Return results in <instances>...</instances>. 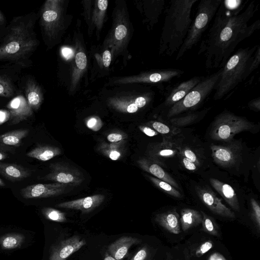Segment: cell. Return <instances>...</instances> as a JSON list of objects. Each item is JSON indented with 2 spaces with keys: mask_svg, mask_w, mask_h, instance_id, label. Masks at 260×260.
Instances as JSON below:
<instances>
[{
  "mask_svg": "<svg viewBox=\"0 0 260 260\" xmlns=\"http://www.w3.org/2000/svg\"><path fill=\"white\" fill-rule=\"evenodd\" d=\"M222 1L211 26L202 40L198 54L208 69L221 68L240 43L260 28V20L249 24L258 10L254 1Z\"/></svg>",
  "mask_w": 260,
  "mask_h": 260,
  "instance_id": "cell-1",
  "label": "cell"
},
{
  "mask_svg": "<svg viewBox=\"0 0 260 260\" xmlns=\"http://www.w3.org/2000/svg\"><path fill=\"white\" fill-rule=\"evenodd\" d=\"M198 0H172L166 9L159 53L172 56L182 46L192 21L191 13Z\"/></svg>",
  "mask_w": 260,
  "mask_h": 260,
  "instance_id": "cell-2",
  "label": "cell"
},
{
  "mask_svg": "<svg viewBox=\"0 0 260 260\" xmlns=\"http://www.w3.org/2000/svg\"><path fill=\"white\" fill-rule=\"evenodd\" d=\"M257 46L241 48L229 57L214 89V100L222 99L252 73L251 63Z\"/></svg>",
  "mask_w": 260,
  "mask_h": 260,
  "instance_id": "cell-3",
  "label": "cell"
},
{
  "mask_svg": "<svg viewBox=\"0 0 260 260\" xmlns=\"http://www.w3.org/2000/svg\"><path fill=\"white\" fill-rule=\"evenodd\" d=\"M15 21L0 44V60L19 61L26 57L36 46L32 20Z\"/></svg>",
  "mask_w": 260,
  "mask_h": 260,
  "instance_id": "cell-4",
  "label": "cell"
},
{
  "mask_svg": "<svg viewBox=\"0 0 260 260\" xmlns=\"http://www.w3.org/2000/svg\"><path fill=\"white\" fill-rule=\"evenodd\" d=\"M222 0H202L197 7L194 19L192 21L186 37L178 51V60L200 41L207 29Z\"/></svg>",
  "mask_w": 260,
  "mask_h": 260,
  "instance_id": "cell-5",
  "label": "cell"
},
{
  "mask_svg": "<svg viewBox=\"0 0 260 260\" xmlns=\"http://www.w3.org/2000/svg\"><path fill=\"white\" fill-rule=\"evenodd\" d=\"M221 72L222 68L205 77L182 99L168 110L167 117L170 118L199 106L215 89Z\"/></svg>",
  "mask_w": 260,
  "mask_h": 260,
  "instance_id": "cell-6",
  "label": "cell"
},
{
  "mask_svg": "<svg viewBox=\"0 0 260 260\" xmlns=\"http://www.w3.org/2000/svg\"><path fill=\"white\" fill-rule=\"evenodd\" d=\"M253 126V123L245 118L224 111L215 118L210 137L216 141L229 142L237 134L252 129Z\"/></svg>",
  "mask_w": 260,
  "mask_h": 260,
  "instance_id": "cell-7",
  "label": "cell"
},
{
  "mask_svg": "<svg viewBox=\"0 0 260 260\" xmlns=\"http://www.w3.org/2000/svg\"><path fill=\"white\" fill-rule=\"evenodd\" d=\"M49 169V173L42 179L74 186L79 185L84 180L80 170L67 164L52 163Z\"/></svg>",
  "mask_w": 260,
  "mask_h": 260,
  "instance_id": "cell-8",
  "label": "cell"
},
{
  "mask_svg": "<svg viewBox=\"0 0 260 260\" xmlns=\"http://www.w3.org/2000/svg\"><path fill=\"white\" fill-rule=\"evenodd\" d=\"M74 187L75 186L58 182L39 183L22 188L20 190V193L22 197L26 199L46 198L66 193Z\"/></svg>",
  "mask_w": 260,
  "mask_h": 260,
  "instance_id": "cell-9",
  "label": "cell"
},
{
  "mask_svg": "<svg viewBox=\"0 0 260 260\" xmlns=\"http://www.w3.org/2000/svg\"><path fill=\"white\" fill-rule=\"evenodd\" d=\"M86 243L85 239L78 235L61 240L51 247L49 260H66Z\"/></svg>",
  "mask_w": 260,
  "mask_h": 260,
  "instance_id": "cell-10",
  "label": "cell"
},
{
  "mask_svg": "<svg viewBox=\"0 0 260 260\" xmlns=\"http://www.w3.org/2000/svg\"><path fill=\"white\" fill-rule=\"evenodd\" d=\"M210 147L214 161L224 168L231 167L236 163L241 150V145L237 143L226 145L212 144Z\"/></svg>",
  "mask_w": 260,
  "mask_h": 260,
  "instance_id": "cell-11",
  "label": "cell"
},
{
  "mask_svg": "<svg viewBox=\"0 0 260 260\" xmlns=\"http://www.w3.org/2000/svg\"><path fill=\"white\" fill-rule=\"evenodd\" d=\"M204 76H194L178 83L167 90L162 105L168 110L182 99L196 85L203 80Z\"/></svg>",
  "mask_w": 260,
  "mask_h": 260,
  "instance_id": "cell-12",
  "label": "cell"
},
{
  "mask_svg": "<svg viewBox=\"0 0 260 260\" xmlns=\"http://www.w3.org/2000/svg\"><path fill=\"white\" fill-rule=\"evenodd\" d=\"M197 192L204 205L214 214L227 218L235 217L234 213L226 207L211 190L199 187L197 189Z\"/></svg>",
  "mask_w": 260,
  "mask_h": 260,
  "instance_id": "cell-13",
  "label": "cell"
},
{
  "mask_svg": "<svg viewBox=\"0 0 260 260\" xmlns=\"http://www.w3.org/2000/svg\"><path fill=\"white\" fill-rule=\"evenodd\" d=\"M7 108L10 115L9 125L17 124L27 119L33 114V110L22 95H18L11 100Z\"/></svg>",
  "mask_w": 260,
  "mask_h": 260,
  "instance_id": "cell-14",
  "label": "cell"
},
{
  "mask_svg": "<svg viewBox=\"0 0 260 260\" xmlns=\"http://www.w3.org/2000/svg\"><path fill=\"white\" fill-rule=\"evenodd\" d=\"M105 200V196L96 194L72 201L59 203L56 207L80 210L83 213H89L102 204Z\"/></svg>",
  "mask_w": 260,
  "mask_h": 260,
  "instance_id": "cell-15",
  "label": "cell"
},
{
  "mask_svg": "<svg viewBox=\"0 0 260 260\" xmlns=\"http://www.w3.org/2000/svg\"><path fill=\"white\" fill-rule=\"evenodd\" d=\"M141 239L131 236H122L118 239L108 248V252L117 260H122L127 256L129 249L134 245L141 243Z\"/></svg>",
  "mask_w": 260,
  "mask_h": 260,
  "instance_id": "cell-16",
  "label": "cell"
},
{
  "mask_svg": "<svg viewBox=\"0 0 260 260\" xmlns=\"http://www.w3.org/2000/svg\"><path fill=\"white\" fill-rule=\"evenodd\" d=\"M31 173L30 170L21 166L0 162V174L10 181H20L29 177Z\"/></svg>",
  "mask_w": 260,
  "mask_h": 260,
  "instance_id": "cell-17",
  "label": "cell"
},
{
  "mask_svg": "<svg viewBox=\"0 0 260 260\" xmlns=\"http://www.w3.org/2000/svg\"><path fill=\"white\" fill-rule=\"evenodd\" d=\"M138 164L143 170L151 174L155 178L169 183L176 189H179V185L176 181L154 160L143 158L139 160Z\"/></svg>",
  "mask_w": 260,
  "mask_h": 260,
  "instance_id": "cell-18",
  "label": "cell"
},
{
  "mask_svg": "<svg viewBox=\"0 0 260 260\" xmlns=\"http://www.w3.org/2000/svg\"><path fill=\"white\" fill-rule=\"evenodd\" d=\"M209 181L212 187L233 209L239 210L240 206L236 193L231 185L215 178H210Z\"/></svg>",
  "mask_w": 260,
  "mask_h": 260,
  "instance_id": "cell-19",
  "label": "cell"
},
{
  "mask_svg": "<svg viewBox=\"0 0 260 260\" xmlns=\"http://www.w3.org/2000/svg\"><path fill=\"white\" fill-rule=\"evenodd\" d=\"M155 220L158 224L172 234H179L181 232L180 216L176 210L158 214Z\"/></svg>",
  "mask_w": 260,
  "mask_h": 260,
  "instance_id": "cell-20",
  "label": "cell"
},
{
  "mask_svg": "<svg viewBox=\"0 0 260 260\" xmlns=\"http://www.w3.org/2000/svg\"><path fill=\"white\" fill-rule=\"evenodd\" d=\"M178 150L179 148L175 143L164 140L163 142L155 144L149 153L151 158L158 162L162 158L174 157Z\"/></svg>",
  "mask_w": 260,
  "mask_h": 260,
  "instance_id": "cell-21",
  "label": "cell"
},
{
  "mask_svg": "<svg viewBox=\"0 0 260 260\" xmlns=\"http://www.w3.org/2000/svg\"><path fill=\"white\" fill-rule=\"evenodd\" d=\"M25 94L28 105L33 111L38 110L42 102L41 89L33 79H28L25 84Z\"/></svg>",
  "mask_w": 260,
  "mask_h": 260,
  "instance_id": "cell-22",
  "label": "cell"
},
{
  "mask_svg": "<svg viewBox=\"0 0 260 260\" xmlns=\"http://www.w3.org/2000/svg\"><path fill=\"white\" fill-rule=\"evenodd\" d=\"M59 148L48 145H39L26 153L28 157L37 159L40 161H46L60 154Z\"/></svg>",
  "mask_w": 260,
  "mask_h": 260,
  "instance_id": "cell-23",
  "label": "cell"
},
{
  "mask_svg": "<svg viewBox=\"0 0 260 260\" xmlns=\"http://www.w3.org/2000/svg\"><path fill=\"white\" fill-rule=\"evenodd\" d=\"M29 134L28 129H19L0 135V147H18L22 140Z\"/></svg>",
  "mask_w": 260,
  "mask_h": 260,
  "instance_id": "cell-24",
  "label": "cell"
},
{
  "mask_svg": "<svg viewBox=\"0 0 260 260\" xmlns=\"http://www.w3.org/2000/svg\"><path fill=\"white\" fill-rule=\"evenodd\" d=\"M202 215L197 210L185 208L181 211L180 222L182 229L186 231L201 223Z\"/></svg>",
  "mask_w": 260,
  "mask_h": 260,
  "instance_id": "cell-25",
  "label": "cell"
},
{
  "mask_svg": "<svg viewBox=\"0 0 260 260\" xmlns=\"http://www.w3.org/2000/svg\"><path fill=\"white\" fill-rule=\"evenodd\" d=\"M25 237L20 233H10L0 238V246L3 249L11 250L21 246Z\"/></svg>",
  "mask_w": 260,
  "mask_h": 260,
  "instance_id": "cell-26",
  "label": "cell"
},
{
  "mask_svg": "<svg viewBox=\"0 0 260 260\" xmlns=\"http://www.w3.org/2000/svg\"><path fill=\"white\" fill-rule=\"evenodd\" d=\"M150 181L158 188L170 196L175 198L182 197L181 193L169 183L153 176H148Z\"/></svg>",
  "mask_w": 260,
  "mask_h": 260,
  "instance_id": "cell-27",
  "label": "cell"
},
{
  "mask_svg": "<svg viewBox=\"0 0 260 260\" xmlns=\"http://www.w3.org/2000/svg\"><path fill=\"white\" fill-rule=\"evenodd\" d=\"M53 8L52 2L48 1L45 4L44 10L42 12V21L46 28L50 27L51 24L55 21L58 17L57 12Z\"/></svg>",
  "mask_w": 260,
  "mask_h": 260,
  "instance_id": "cell-28",
  "label": "cell"
},
{
  "mask_svg": "<svg viewBox=\"0 0 260 260\" xmlns=\"http://www.w3.org/2000/svg\"><path fill=\"white\" fill-rule=\"evenodd\" d=\"M42 213L47 219L57 222L67 221L66 214L58 210L50 207H45L42 209Z\"/></svg>",
  "mask_w": 260,
  "mask_h": 260,
  "instance_id": "cell-29",
  "label": "cell"
},
{
  "mask_svg": "<svg viewBox=\"0 0 260 260\" xmlns=\"http://www.w3.org/2000/svg\"><path fill=\"white\" fill-rule=\"evenodd\" d=\"M201 213L203 217L201 223L203 231L212 235L218 236V226L214 219L202 211Z\"/></svg>",
  "mask_w": 260,
  "mask_h": 260,
  "instance_id": "cell-30",
  "label": "cell"
},
{
  "mask_svg": "<svg viewBox=\"0 0 260 260\" xmlns=\"http://www.w3.org/2000/svg\"><path fill=\"white\" fill-rule=\"evenodd\" d=\"M14 94V88L11 81L7 77L0 75V96L9 98Z\"/></svg>",
  "mask_w": 260,
  "mask_h": 260,
  "instance_id": "cell-31",
  "label": "cell"
},
{
  "mask_svg": "<svg viewBox=\"0 0 260 260\" xmlns=\"http://www.w3.org/2000/svg\"><path fill=\"white\" fill-rule=\"evenodd\" d=\"M251 216L258 231L260 229V207L258 203L253 198L250 200Z\"/></svg>",
  "mask_w": 260,
  "mask_h": 260,
  "instance_id": "cell-32",
  "label": "cell"
},
{
  "mask_svg": "<svg viewBox=\"0 0 260 260\" xmlns=\"http://www.w3.org/2000/svg\"><path fill=\"white\" fill-rule=\"evenodd\" d=\"M129 260H150V253L147 246L140 248Z\"/></svg>",
  "mask_w": 260,
  "mask_h": 260,
  "instance_id": "cell-33",
  "label": "cell"
},
{
  "mask_svg": "<svg viewBox=\"0 0 260 260\" xmlns=\"http://www.w3.org/2000/svg\"><path fill=\"white\" fill-rule=\"evenodd\" d=\"M181 154L183 157L194 163L197 166H199L200 162L198 159L196 154L193 151L188 148H184L180 151Z\"/></svg>",
  "mask_w": 260,
  "mask_h": 260,
  "instance_id": "cell-34",
  "label": "cell"
},
{
  "mask_svg": "<svg viewBox=\"0 0 260 260\" xmlns=\"http://www.w3.org/2000/svg\"><path fill=\"white\" fill-rule=\"evenodd\" d=\"M199 116L198 114L194 113L186 115V116L171 119V122L174 124L180 125L184 123H186L189 122H191L198 118Z\"/></svg>",
  "mask_w": 260,
  "mask_h": 260,
  "instance_id": "cell-35",
  "label": "cell"
},
{
  "mask_svg": "<svg viewBox=\"0 0 260 260\" xmlns=\"http://www.w3.org/2000/svg\"><path fill=\"white\" fill-rule=\"evenodd\" d=\"M213 246V243L211 241H207L203 243L197 248L196 251V255L197 257H201L210 249H211Z\"/></svg>",
  "mask_w": 260,
  "mask_h": 260,
  "instance_id": "cell-36",
  "label": "cell"
},
{
  "mask_svg": "<svg viewBox=\"0 0 260 260\" xmlns=\"http://www.w3.org/2000/svg\"><path fill=\"white\" fill-rule=\"evenodd\" d=\"M152 127L157 133L162 134H167L170 133V128L166 124L159 121H153L151 124Z\"/></svg>",
  "mask_w": 260,
  "mask_h": 260,
  "instance_id": "cell-37",
  "label": "cell"
},
{
  "mask_svg": "<svg viewBox=\"0 0 260 260\" xmlns=\"http://www.w3.org/2000/svg\"><path fill=\"white\" fill-rule=\"evenodd\" d=\"M76 65L80 70H83L85 68L87 64V58L84 53L80 52L76 55Z\"/></svg>",
  "mask_w": 260,
  "mask_h": 260,
  "instance_id": "cell-38",
  "label": "cell"
},
{
  "mask_svg": "<svg viewBox=\"0 0 260 260\" xmlns=\"http://www.w3.org/2000/svg\"><path fill=\"white\" fill-rule=\"evenodd\" d=\"M86 125L89 129L98 131L102 127V123L100 120L95 117H92L87 121Z\"/></svg>",
  "mask_w": 260,
  "mask_h": 260,
  "instance_id": "cell-39",
  "label": "cell"
},
{
  "mask_svg": "<svg viewBox=\"0 0 260 260\" xmlns=\"http://www.w3.org/2000/svg\"><path fill=\"white\" fill-rule=\"evenodd\" d=\"M127 33L126 27L122 24L118 25L115 30V37L117 40H120L123 39Z\"/></svg>",
  "mask_w": 260,
  "mask_h": 260,
  "instance_id": "cell-40",
  "label": "cell"
},
{
  "mask_svg": "<svg viewBox=\"0 0 260 260\" xmlns=\"http://www.w3.org/2000/svg\"><path fill=\"white\" fill-rule=\"evenodd\" d=\"M248 106L250 109L259 111L260 110V98L258 97L251 100L249 102Z\"/></svg>",
  "mask_w": 260,
  "mask_h": 260,
  "instance_id": "cell-41",
  "label": "cell"
},
{
  "mask_svg": "<svg viewBox=\"0 0 260 260\" xmlns=\"http://www.w3.org/2000/svg\"><path fill=\"white\" fill-rule=\"evenodd\" d=\"M10 112L8 110H0V125L6 122L10 119Z\"/></svg>",
  "mask_w": 260,
  "mask_h": 260,
  "instance_id": "cell-42",
  "label": "cell"
},
{
  "mask_svg": "<svg viewBox=\"0 0 260 260\" xmlns=\"http://www.w3.org/2000/svg\"><path fill=\"white\" fill-rule=\"evenodd\" d=\"M107 140L113 143H116L123 139V136L118 133H111L107 136Z\"/></svg>",
  "mask_w": 260,
  "mask_h": 260,
  "instance_id": "cell-43",
  "label": "cell"
},
{
  "mask_svg": "<svg viewBox=\"0 0 260 260\" xmlns=\"http://www.w3.org/2000/svg\"><path fill=\"white\" fill-rule=\"evenodd\" d=\"M141 131L145 135L149 137H153L157 135L158 133L155 130L148 126H141L140 127Z\"/></svg>",
  "mask_w": 260,
  "mask_h": 260,
  "instance_id": "cell-44",
  "label": "cell"
},
{
  "mask_svg": "<svg viewBox=\"0 0 260 260\" xmlns=\"http://www.w3.org/2000/svg\"><path fill=\"white\" fill-rule=\"evenodd\" d=\"M103 64L105 67H108L111 61V55L109 50H106L103 54Z\"/></svg>",
  "mask_w": 260,
  "mask_h": 260,
  "instance_id": "cell-45",
  "label": "cell"
},
{
  "mask_svg": "<svg viewBox=\"0 0 260 260\" xmlns=\"http://www.w3.org/2000/svg\"><path fill=\"white\" fill-rule=\"evenodd\" d=\"M182 161L186 169L190 171H194L197 170V166L194 163L187 159L185 157L182 158Z\"/></svg>",
  "mask_w": 260,
  "mask_h": 260,
  "instance_id": "cell-46",
  "label": "cell"
},
{
  "mask_svg": "<svg viewBox=\"0 0 260 260\" xmlns=\"http://www.w3.org/2000/svg\"><path fill=\"white\" fill-rule=\"evenodd\" d=\"M147 103L146 98L144 96H139L135 101V104L138 108H142L146 106Z\"/></svg>",
  "mask_w": 260,
  "mask_h": 260,
  "instance_id": "cell-47",
  "label": "cell"
},
{
  "mask_svg": "<svg viewBox=\"0 0 260 260\" xmlns=\"http://www.w3.org/2000/svg\"><path fill=\"white\" fill-rule=\"evenodd\" d=\"M108 157L113 160H116L119 158L121 156L120 152L116 150H111L108 154Z\"/></svg>",
  "mask_w": 260,
  "mask_h": 260,
  "instance_id": "cell-48",
  "label": "cell"
},
{
  "mask_svg": "<svg viewBox=\"0 0 260 260\" xmlns=\"http://www.w3.org/2000/svg\"><path fill=\"white\" fill-rule=\"evenodd\" d=\"M61 51L62 55L66 59H69L73 56V51L70 48L63 47Z\"/></svg>",
  "mask_w": 260,
  "mask_h": 260,
  "instance_id": "cell-49",
  "label": "cell"
},
{
  "mask_svg": "<svg viewBox=\"0 0 260 260\" xmlns=\"http://www.w3.org/2000/svg\"><path fill=\"white\" fill-rule=\"evenodd\" d=\"M208 260H226L225 258L218 252H214L210 255Z\"/></svg>",
  "mask_w": 260,
  "mask_h": 260,
  "instance_id": "cell-50",
  "label": "cell"
},
{
  "mask_svg": "<svg viewBox=\"0 0 260 260\" xmlns=\"http://www.w3.org/2000/svg\"><path fill=\"white\" fill-rule=\"evenodd\" d=\"M98 6L100 10L105 11L108 6V1L106 0H99L98 1Z\"/></svg>",
  "mask_w": 260,
  "mask_h": 260,
  "instance_id": "cell-51",
  "label": "cell"
},
{
  "mask_svg": "<svg viewBox=\"0 0 260 260\" xmlns=\"http://www.w3.org/2000/svg\"><path fill=\"white\" fill-rule=\"evenodd\" d=\"M138 110V107L135 103L130 104L128 105L126 111L127 112L133 113L136 112Z\"/></svg>",
  "mask_w": 260,
  "mask_h": 260,
  "instance_id": "cell-52",
  "label": "cell"
},
{
  "mask_svg": "<svg viewBox=\"0 0 260 260\" xmlns=\"http://www.w3.org/2000/svg\"><path fill=\"white\" fill-rule=\"evenodd\" d=\"M103 260H117L115 258H114L113 256H112L111 255L109 254L108 252H106L104 258Z\"/></svg>",
  "mask_w": 260,
  "mask_h": 260,
  "instance_id": "cell-53",
  "label": "cell"
},
{
  "mask_svg": "<svg viewBox=\"0 0 260 260\" xmlns=\"http://www.w3.org/2000/svg\"><path fill=\"white\" fill-rule=\"evenodd\" d=\"M7 157V154L3 151H0V160L5 159Z\"/></svg>",
  "mask_w": 260,
  "mask_h": 260,
  "instance_id": "cell-54",
  "label": "cell"
},
{
  "mask_svg": "<svg viewBox=\"0 0 260 260\" xmlns=\"http://www.w3.org/2000/svg\"><path fill=\"white\" fill-rule=\"evenodd\" d=\"M166 260H188V259L187 258V257L183 259H174V258H173V257L172 256L168 255Z\"/></svg>",
  "mask_w": 260,
  "mask_h": 260,
  "instance_id": "cell-55",
  "label": "cell"
},
{
  "mask_svg": "<svg viewBox=\"0 0 260 260\" xmlns=\"http://www.w3.org/2000/svg\"><path fill=\"white\" fill-rule=\"evenodd\" d=\"M5 21V18L3 14L0 12V24Z\"/></svg>",
  "mask_w": 260,
  "mask_h": 260,
  "instance_id": "cell-56",
  "label": "cell"
},
{
  "mask_svg": "<svg viewBox=\"0 0 260 260\" xmlns=\"http://www.w3.org/2000/svg\"><path fill=\"white\" fill-rule=\"evenodd\" d=\"M6 184L4 181L0 178V186H5Z\"/></svg>",
  "mask_w": 260,
  "mask_h": 260,
  "instance_id": "cell-57",
  "label": "cell"
}]
</instances>
